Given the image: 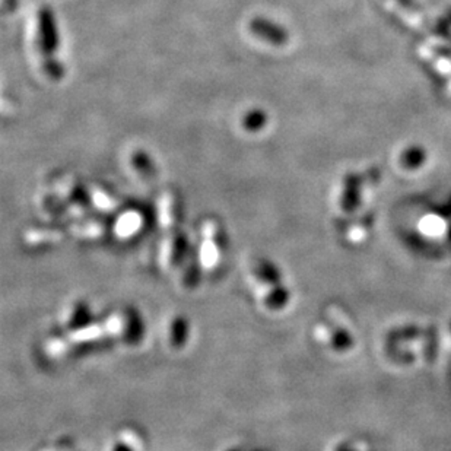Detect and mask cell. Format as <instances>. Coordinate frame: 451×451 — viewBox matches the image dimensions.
<instances>
[{
  "mask_svg": "<svg viewBox=\"0 0 451 451\" xmlns=\"http://www.w3.org/2000/svg\"><path fill=\"white\" fill-rule=\"evenodd\" d=\"M269 122L267 112L262 108H252L245 112L241 119V126L245 131L249 133H259L262 131Z\"/></svg>",
  "mask_w": 451,
  "mask_h": 451,
  "instance_id": "3957f363",
  "label": "cell"
},
{
  "mask_svg": "<svg viewBox=\"0 0 451 451\" xmlns=\"http://www.w3.org/2000/svg\"><path fill=\"white\" fill-rule=\"evenodd\" d=\"M131 165L136 168V171L141 172L142 175L151 177L152 174H155V164H153L152 156L144 149L133 152V155H131Z\"/></svg>",
  "mask_w": 451,
  "mask_h": 451,
  "instance_id": "277c9868",
  "label": "cell"
},
{
  "mask_svg": "<svg viewBox=\"0 0 451 451\" xmlns=\"http://www.w3.org/2000/svg\"><path fill=\"white\" fill-rule=\"evenodd\" d=\"M42 71L46 74V76L54 82H59L64 78L66 75V67L63 64V62L57 57H44L42 62Z\"/></svg>",
  "mask_w": 451,
  "mask_h": 451,
  "instance_id": "5b68a950",
  "label": "cell"
},
{
  "mask_svg": "<svg viewBox=\"0 0 451 451\" xmlns=\"http://www.w3.org/2000/svg\"><path fill=\"white\" fill-rule=\"evenodd\" d=\"M250 31L253 35L259 37L263 41L274 44V46H282V44H285L288 40V34L281 25L275 24V22L266 19L263 16H257L252 19Z\"/></svg>",
  "mask_w": 451,
  "mask_h": 451,
  "instance_id": "7a4b0ae2",
  "label": "cell"
},
{
  "mask_svg": "<svg viewBox=\"0 0 451 451\" xmlns=\"http://www.w3.org/2000/svg\"><path fill=\"white\" fill-rule=\"evenodd\" d=\"M425 160L423 151L421 148H412L409 151H406L403 155V164L408 168H416L419 167Z\"/></svg>",
  "mask_w": 451,
  "mask_h": 451,
  "instance_id": "8992f818",
  "label": "cell"
},
{
  "mask_svg": "<svg viewBox=\"0 0 451 451\" xmlns=\"http://www.w3.org/2000/svg\"><path fill=\"white\" fill-rule=\"evenodd\" d=\"M37 44L44 57L57 56L62 44L59 20L50 6L40 8L37 13Z\"/></svg>",
  "mask_w": 451,
  "mask_h": 451,
  "instance_id": "6da1fadb",
  "label": "cell"
}]
</instances>
